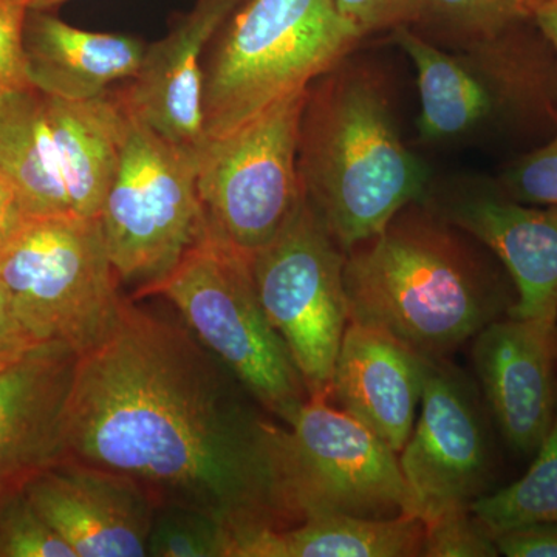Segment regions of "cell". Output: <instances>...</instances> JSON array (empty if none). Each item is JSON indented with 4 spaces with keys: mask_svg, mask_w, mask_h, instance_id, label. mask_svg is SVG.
<instances>
[{
    "mask_svg": "<svg viewBox=\"0 0 557 557\" xmlns=\"http://www.w3.org/2000/svg\"><path fill=\"white\" fill-rule=\"evenodd\" d=\"M555 134L544 145L527 150L502 168L496 182L520 203L557 207V109L552 110Z\"/></svg>",
    "mask_w": 557,
    "mask_h": 557,
    "instance_id": "cell-27",
    "label": "cell"
},
{
    "mask_svg": "<svg viewBox=\"0 0 557 557\" xmlns=\"http://www.w3.org/2000/svg\"><path fill=\"white\" fill-rule=\"evenodd\" d=\"M344 284L350 322L432 361L450 359L518 302L496 256L426 201L399 209L376 236L350 249Z\"/></svg>",
    "mask_w": 557,
    "mask_h": 557,
    "instance_id": "cell-2",
    "label": "cell"
},
{
    "mask_svg": "<svg viewBox=\"0 0 557 557\" xmlns=\"http://www.w3.org/2000/svg\"><path fill=\"white\" fill-rule=\"evenodd\" d=\"M30 0H0V95L35 89L24 47Z\"/></svg>",
    "mask_w": 557,
    "mask_h": 557,
    "instance_id": "cell-29",
    "label": "cell"
},
{
    "mask_svg": "<svg viewBox=\"0 0 557 557\" xmlns=\"http://www.w3.org/2000/svg\"><path fill=\"white\" fill-rule=\"evenodd\" d=\"M533 457L522 478L472 504L475 518L494 539L518 528L557 523V408L547 437Z\"/></svg>",
    "mask_w": 557,
    "mask_h": 557,
    "instance_id": "cell-23",
    "label": "cell"
},
{
    "mask_svg": "<svg viewBox=\"0 0 557 557\" xmlns=\"http://www.w3.org/2000/svg\"><path fill=\"white\" fill-rule=\"evenodd\" d=\"M426 0H335L336 10L362 38L391 35L398 28H413L421 20Z\"/></svg>",
    "mask_w": 557,
    "mask_h": 557,
    "instance_id": "cell-30",
    "label": "cell"
},
{
    "mask_svg": "<svg viewBox=\"0 0 557 557\" xmlns=\"http://www.w3.org/2000/svg\"><path fill=\"white\" fill-rule=\"evenodd\" d=\"M306 91L199 146L205 226L249 258L277 236L302 199L298 145Z\"/></svg>",
    "mask_w": 557,
    "mask_h": 557,
    "instance_id": "cell-11",
    "label": "cell"
},
{
    "mask_svg": "<svg viewBox=\"0 0 557 557\" xmlns=\"http://www.w3.org/2000/svg\"><path fill=\"white\" fill-rule=\"evenodd\" d=\"M0 557H76L33 507L25 490L0 502Z\"/></svg>",
    "mask_w": 557,
    "mask_h": 557,
    "instance_id": "cell-26",
    "label": "cell"
},
{
    "mask_svg": "<svg viewBox=\"0 0 557 557\" xmlns=\"http://www.w3.org/2000/svg\"><path fill=\"white\" fill-rule=\"evenodd\" d=\"M496 556V539L471 508L450 509L424 523L423 557Z\"/></svg>",
    "mask_w": 557,
    "mask_h": 557,
    "instance_id": "cell-28",
    "label": "cell"
},
{
    "mask_svg": "<svg viewBox=\"0 0 557 557\" xmlns=\"http://www.w3.org/2000/svg\"><path fill=\"white\" fill-rule=\"evenodd\" d=\"M44 97L73 215L98 218L119 168L129 113L115 87L91 100Z\"/></svg>",
    "mask_w": 557,
    "mask_h": 557,
    "instance_id": "cell-20",
    "label": "cell"
},
{
    "mask_svg": "<svg viewBox=\"0 0 557 557\" xmlns=\"http://www.w3.org/2000/svg\"><path fill=\"white\" fill-rule=\"evenodd\" d=\"M0 287L39 343L83 355L119 319L121 293L100 218H32L0 251Z\"/></svg>",
    "mask_w": 557,
    "mask_h": 557,
    "instance_id": "cell-7",
    "label": "cell"
},
{
    "mask_svg": "<svg viewBox=\"0 0 557 557\" xmlns=\"http://www.w3.org/2000/svg\"><path fill=\"white\" fill-rule=\"evenodd\" d=\"M298 174L304 196L346 255L399 209L428 200L432 170L403 138L383 69L358 50L306 91Z\"/></svg>",
    "mask_w": 557,
    "mask_h": 557,
    "instance_id": "cell-3",
    "label": "cell"
},
{
    "mask_svg": "<svg viewBox=\"0 0 557 557\" xmlns=\"http://www.w3.org/2000/svg\"><path fill=\"white\" fill-rule=\"evenodd\" d=\"M516 9L522 16L530 17L533 20L541 11L552 9L557 5V0H512Z\"/></svg>",
    "mask_w": 557,
    "mask_h": 557,
    "instance_id": "cell-35",
    "label": "cell"
},
{
    "mask_svg": "<svg viewBox=\"0 0 557 557\" xmlns=\"http://www.w3.org/2000/svg\"><path fill=\"white\" fill-rule=\"evenodd\" d=\"M362 40L335 0H244L205 53L201 141L304 94Z\"/></svg>",
    "mask_w": 557,
    "mask_h": 557,
    "instance_id": "cell-5",
    "label": "cell"
},
{
    "mask_svg": "<svg viewBox=\"0 0 557 557\" xmlns=\"http://www.w3.org/2000/svg\"><path fill=\"white\" fill-rule=\"evenodd\" d=\"M498 553L507 557H557V523H536L496 536Z\"/></svg>",
    "mask_w": 557,
    "mask_h": 557,
    "instance_id": "cell-31",
    "label": "cell"
},
{
    "mask_svg": "<svg viewBox=\"0 0 557 557\" xmlns=\"http://www.w3.org/2000/svg\"><path fill=\"white\" fill-rule=\"evenodd\" d=\"M160 296L269 416L289 424L309 399L284 339L260 304L252 258L205 231L163 281Z\"/></svg>",
    "mask_w": 557,
    "mask_h": 557,
    "instance_id": "cell-6",
    "label": "cell"
},
{
    "mask_svg": "<svg viewBox=\"0 0 557 557\" xmlns=\"http://www.w3.org/2000/svg\"><path fill=\"white\" fill-rule=\"evenodd\" d=\"M420 405L398 458L412 516L426 523L490 494L497 465L478 384L450 359H423Z\"/></svg>",
    "mask_w": 557,
    "mask_h": 557,
    "instance_id": "cell-12",
    "label": "cell"
},
{
    "mask_svg": "<svg viewBox=\"0 0 557 557\" xmlns=\"http://www.w3.org/2000/svg\"><path fill=\"white\" fill-rule=\"evenodd\" d=\"M274 483L287 527L318 516H412L398 454L329 398H309L273 434Z\"/></svg>",
    "mask_w": 557,
    "mask_h": 557,
    "instance_id": "cell-8",
    "label": "cell"
},
{
    "mask_svg": "<svg viewBox=\"0 0 557 557\" xmlns=\"http://www.w3.org/2000/svg\"><path fill=\"white\" fill-rule=\"evenodd\" d=\"M423 545L424 523L413 516L329 515L233 534L228 557H416L423 556Z\"/></svg>",
    "mask_w": 557,
    "mask_h": 557,
    "instance_id": "cell-21",
    "label": "cell"
},
{
    "mask_svg": "<svg viewBox=\"0 0 557 557\" xmlns=\"http://www.w3.org/2000/svg\"><path fill=\"white\" fill-rule=\"evenodd\" d=\"M520 20L525 16L512 0H426L421 20L410 30L442 49L461 50Z\"/></svg>",
    "mask_w": 557,
    "mask_h": 557,
    "instance_id": "cell-24",
    "label": "cell"
},
{
    "mask_svg": "<svg viewBox=\"0 0 557 557\" xmlns=\"http://www.w3.org/2000/svg\"><path fill=\"white\" fill-rule=\"evenodd\" d=\"M230 531L194 509L159 507L148 541L150 557H228Z\"/></svg>",
    "mask_w": 557,
    "mask_h": 557,
    "instance_id": "cell-25",
    "label": "cell"
},
{
    "mask_svg": "<svg viewBox=\"0 0 557 557\" xmlns=\"http://www.w3.org/2000/svg\"><path fill=\"white\" fill-rule=\"evenodd\" d=\"M485 245L508 271L518 302L509 317L557 321V207L520 203L496 180H435L426 200Z\"/></svg>",
    "mask_w": 557,
    "mask_h": 557,
    "instance_id": "cell-13",
    "label": "cell"
},
{
    "mask_svg": "<svg viewBox=\"0 0 557 557\" xmlns=\"http://www.w3.org/2000/svg\"><path fill=\"white\" fill-rule=\"evenodd\" d=\"M76 359L47 341L0 368V502L64 458V412Z\"/></svg>",
    "mask_w": 557,
    "mask_h": 557,
    "instance_id": "cell-17",
    "label": "cell"
},
{
    "mask_svg": "<svg viewBox=\"0 0 557 557\" xmlns=\"http://www.w3.org/2000/svg\"><path fill=\"white\" fill-rule=\"evenodd\" d=\"M0 171L16 186L30 218L73 215L39 90L0 95Z\"/></svg>",
    "mask_w": 557,
    "mask_h": 557,
    "instance_id": "cell-22",
    "label": "cell"
},
{
    "mask_svg": "<svg viewBox=\"0 0 557 557\" xmlns=\"http://www.w3.org/2000/svg\"><path fill=\"white\" fill-rule=\"evenodd\" d=\"M199 148L161 137L129 115L100 218L121 284L139 300L203 237Z\"/></svg>",
    "mask_w": 557,
    "mask_h": 557,
    "instance_id": "cell-9",
    "label": "cell"
},
{
    "mask_svg": "<svg viewBox=\"0 0 557 557\" xmlns=\"http://www.w3.org/2000/svg\"><path fill=\"white\" fill-rule=\"evenodd\" d=\"M423 359L380 330L348 322L329 401L401 453L417 420Z\"/></svg>",
    "mask_w": 557,
    "mask_h": 557,
    "instance_id": "cell-18",
    "label": "cell"
},
{
    "mask_svg": "<svg viewBox=\"0 0 557 557\" xmlns=\"http://www.w3.org/2000/svg\"><path fill=\"white\" fill-rule=\"evenodd\" d=\"M276 424L182 319L126 296L109 335L76 359L62 460L129 478L157 507L203 512L231 537L287 527Z\"/></svg>",
    "mask_w": 557,
    "mask_h": 557,
    "instance_id": "cell-1",
    "label": "cell"
},
{
    "mask_svg": "<svg viewBox=\"0 0 557 557\" xmlns=\"http://www.w3.org/2000/svg\"><path fill=\"white\" fill-rule=\"evenodd\" d=\"M69 0H30V10H51Z\"/></svg>",
    "mask_w": 557,
    "mask_h": 557,
    "instance_id": "cell-36",
    "label": "cell"
},
{
    "mask_svg": "<svg viewBox=\"0 0 557 557\" xmlns=\"http://www.w3.org/2000/svg\"><path fill=\"white\" fill-rule=\"evenodd\" d=\"M471 357L498 434L519 456L533 457L556 416V324L497 319L472 339Z\"/></svg>",
    "mask_w": 557,
    "mask_h": 557,
    "instance_id": "cell-14",
    "label": "cell"
},
{
    "mask_svg": "<svg viewBox=\"0 0 557 557\" xmlns=\"http://www.w3.org/2000/svg\"><path fill=\"white\" fill-rule=\"evenodd\" d=\"M244 0H196L174 14L163 38L146 44L134 78L115 91L129 115L172 143L203 139V60L209 42Z\"/></svg>",
    "mask_w": 557,
    "mask_h": 557,
    "instance_id": "cell-16",
    "label": "cell"
},
{
    "mask_svg": "<svg viewBox=\"0 0 557 557\" xmlns=\"http://www.w3.org/2000/svg\"><path fill=\"white\" fill-rule=\"evenodd\" d=\"M145 40L73 27L50 10H28L24 47L33 86L64 100H91L134 78Z\"/></svg>",
    "mask_w": 557,
    "mask_h": 557,
    "instance_id": "cell-19",
    "label": "cell"
},
{
    "mask_svg": "<svg viewBox=\"0 0 557 557\" xmlns=\"http://www.w3.org/2000/svg\"><path fill=\"white\" fill-rule=\"evenodd\" d=\"M556 362H557V321H556Z\"/></svg>",
    "mask_w": 557,
    "mask_h": 557,
    "instance_id": "cell-37",
    "label": "cell"
},
{
    "mask_svg": "<svg viewBox=\"0 0 557 557\" xmlns=\"http://www.w3.org/2000/svg\"><path fill=\"white\" fill-rule=\"evenodd\" d=\"M387 38L416 67L423 145L496 146L519 156L555 134L557 51L534 20L461 50L442 49L408 27Z\"/></svg>",
    "mask_w": 557,
    "mask_h": 557,
    "instance_id": "cell-4",
    "label": "cell"
},
{
    "mask_svg": "<svg viewBox=\"0 0 557 557\" xmlns=\"http://www.w3.org/2000/svg\"><path fill=\"white\" fill-rule=\"evenodd\" d=\"M39 344L42 343H39L14 314L5 292L0 287V368L17 361Z\"/></svg>",
    "mask_w": 557,
    "mask_h": 557,
    "instance_id": "cell-32",
    "label": "cell"
},
{
    "mask_svg": "<svg viewBox=\"0 0 557 557\" xmlns=\"http://www.w3.org/2000/svg\"><path fill=\"white\" fill-rule=\"evenodd\" d=\"M28 219L32 218L16 186L0 171V251L13 240Z\"/></svg>",
    "mask_w": 557,
    "mask_h": 557,
    "instance_id": "cell-33",
    "label": "cell"
},
{
    "mask_svg": "<svg viewBox=\"0 0 557 557\" xmlns=\"http://www.w3.org/2000/svg\"><path fill=\"white\" fill-rule=\"evenodd\" d=\"M25 493L76 557L148 556L159 507L134 480L61 460L36 475Z\"/></svg>",
    "mask_w": 557,
    "mask_h": 557,
    "instance_id": "cell-15",
    "label": "cell"
},
{
    "mask_svg": "<svg viewBox=\"0 0 557 557\" xmlns=\"http://www.w3.org/2000/svg\"><path fill=\"white\" fill-rule=\"evenodd\" d=\"M533 20L536 22L537 27L541 28V32L544 33L545 38L549 40L553 49L557 51V5L541 11Z\"/></svg>",
    "mask_w": 557,
    "mask_h": 557,
    "instance_id": "cell-34",
    "label": "cell"
},
{
    "mask_svg": "<svg viewBox=\"0 0 557 557\" xmlns=\"http://www.w3.org/2000/svg\"><path fill=\"white\" fill-rule=\"evenodd\" d=\"M346 256L306 196L277 236L252 256L260 304L284 339L309 398H329L350 322Z\"/></svg>",
    "mask_w": 557,
    "mask_h": 557,
    "instance_id": "cell-10",
    "label": "cell"
}]
</instances>
